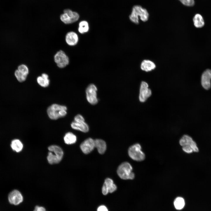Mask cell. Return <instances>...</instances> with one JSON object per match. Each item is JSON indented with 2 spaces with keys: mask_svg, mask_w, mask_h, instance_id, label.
I'll use <instances>...</instances> for the list:
<instances>
[{
  "mask_svg": "<svg viewBox=\"0 0 211 211\" xmlns=\"http://www.w3.org/2000/svg\"><path fill=\"white\" fill-rule=\"evenodd\" d=\"M67 110V108L66 106L54 103L47 108V113L50 119L56 120L66 116Z\"/></svg>",
  "mask_w": 211,
  "mask_h": 211,
  "instance_id": "obj_1",
  "label": "cell"
},
{
  "mask_svg": "<svg viewBox=\"0 0 211 211\" xmlns=\"http://www.w3.org/2000/svg\"><path fill=\"white\" fill-rule=\"evenodd\" d=\"M139 16L143 21L145 22L148 19L149 14L147 10L139 5L134 6L131 14L129 16L130 21L133 23L137 24L139 23Z\"/></svg>",
  "mask_w": 211,
  "mask_h": 211,
  "instance_id": "obj_2",
  "label": "cell"
},
{
  "mask_svg": "<svg viewBox=\"0 0 211 211\" xmlns=\"http://www.w3.org/2000/svg\"><path fill=\"white\" fill-rule=\"evenodd\" d=\"M48 149L50 151L47 157L48 163L51 164L59 163L64 154L62 149L58 146L52 145L48 147Z\"/></svg>",
  "mask_w": 211,
  "mask_h": 211,
  "instance_id": "obj_3",
  "label": "cell"
},
{
  "mask_svg": "<svg viewBox=\"0 0 211 211\" xmlns=\"http://www.w3.org/2000/svg\"><path fill=\"white\" fill-rule=\"evenodd\" d=\"M132 170V168L130 164L125 162L119 165L118 168L117 172L118 176L122 179H133L135 176Z\"/></svg>",
  "mask_w": 211,
  "mask_h": 211,
  "instance_id": "obj_4",
  "label": "cell"
},
{
  "mask_svg": "<svg viewBox=\"0 0 211 211\" xmlns=\"http://www.w3.org/2000/svg\"><path fill=\"white\" fill-rule=\"evenodd\" d=\"M141 149V146L139 144L137 143L131 146L128 150L129 156L135 161H143L145 158V155Z\"/></svg>",
  "mask_w": 211,
  "mask_h": 211,
  "instance_id": "obj_5",
  "label": "cell"
},
{
  "mask_svg": "<svg viewBox=\"0 0 211 211\" xmlns=\"http://www.w3.org/2000/svg\"><path fill=\"white\" fill-rule=\"evenodd\" d=\"M79 18V14L69 9L64 11V13L60 16V19L64 23L70 24L77 21Z\"/></svg>",
  "mask_w": 211,
  "mask_h": 211,
  "instance_id": "obj_6",
  "label": "cell"
},
{
  "mask_svg": "<svg viewBox=\"0 0 211 211\" xmlns=\"http://www.w3.org/2000/svg\"><path fill=\"white\" fill-rule=\"evenodd\" d=\"M54 60L57 66L59 68L66 67L69 63L68 57L64 51L59 50L54 56Z\"/></svg>",
  "mask_w": 211,
  "mask_h": 211,
  "instance_id": "obj_7",
  "label": "cell"
},
{
  "mask_svg": "<svg viewBox=\"0 0 211 211\" xmlns=\"http://www.w3.org/2000/svg\"><path fill=\"white\" fill-rule=\"evenodd\" d=\"M97 87L93 84H89L86 89L87 100L92 105L96 104L98 102L97 97Z\"/></svg>",
  "mask_w": 211,
  "mask_h": 211,
  "instance_id": "obj_8",
  "label": "cell"
},
{
  "mask_svg": "<svg viewBox=\"0 0 211 211\" xmlns=\"http://www.w3.org/2000/svg\"><path fill=\"white\" fill-rule=\"evenodd\" d=\"M148 87V85L146 82L143 81L141 82L139 96V100L141 102H144L151 95V91Z\"/></svg>",
  "mask_w": 211,
  "mask_h": 211,
  "instance_id": "obj_9",
  "label": "cell"
},
{
  "mask_svg": "<svg viewBox=\"0 0 211 211\" xmlns=\"http://www.w3.org/2000/svg\"><path fill=\"white\" fill-rule=\"evenodd\" d=\"M8 199L10 203L15 205H17L22 202L23 196L18 190H14L9 193Z\"/></svg>",
  "mask_w": 211,
  "mask_h": 211,
  "instance_id": "obj_10",
  "label": "cell"
},
{
  "mask_svg": "<svg viewBox=\"0 0 211 211\" xmlns=\"http://www.w3.org/2000/svg\"><path fill=\"white\" fill-rule=\"evenodd\" d=\"M179 144L182 147L185 145L190 146L194 152L199 151L198 148L195 142L190 137L187 135H184L181 138L179 141Z\"/></svg>",
  "mask_w": 211,
  "mask_h": 211,
  "instance_id": "obj_11",
  "label": "cell"
},
{
  "mask_svg": "<svg viewBox=\"0 0 211 211\" xmlns=\"http://www.w3.org/2000/svg\"><path fill=\"white\" fill-rule=\"evenodd\" d=\"M117 189V186L114 183L113 180L111 178H106L103 185L102 191L103 195H106L108 193H112Z\"/></svg>",
  "mask_w": 211,
  "mask_h": 211,
  "instance_id": "obj_12",
  "label": "cell"
},
{
  "mask_svg": "<svg viewBox=\"0 0 211 211\" xmlns=\"http://www.w3.org/2000/svg\"><path fill=\"white\" fill-rule=\"evenodd\" d=\"M80 147L84 154L90 153L95 147L94 140L91 138L86 139L80 144Z\"/></svg>",
  "mask_w": 211,
  "mask_h": 211,
  "instance_id": "obj_13",
  "label": "cell"
},
{
  "mask_svg": "<svg viewBox=\"0 0 211 211\" xmlns=\"http://www.w3.org/2000/svg\"><path fill=\"white\" fill-rule=\"evenodd\" d=\"M211 69H207L202 74L201 83L202 86L206 90L209 89L211 87Z\"/></svg>",
  "mask_w": 211,
  "mask_h": 211,
  "instance_id": "obj_14",
  "label": "cell"
},
{
  "mask_svg": "<svg viewBox=\"0 0 211 211\" xmlns=\"http://www.w3.org/2000/svg\"><path fill=\"white\" fill-rule=\"evenodd\" d=\"M65 40L67 45L70 46H74L77 44L79 37L76 33L72 31H70L66 34Z\"/></svg>",
  "mask_w": 211,
  "mask_h": 211,
  "instance_id": "obj_15",
  "label": "cell"
},
{
  "mask_svg": "<svg viewBox=\"0 0 211 211\" xmlns=\"http://www.w3.org/2000/svg\"><path fill=\"white\" fill-rule=\"evenodd\" d=\"M72 128L74 130H79L84 132H86L89 130L88 125L84 121H73L71 124Z\"/></svg>",
  "mask_w": 211,
  "mask_h": 211,
  "instance_id": "obj_16",
  "label": "cell"
},
{
  "mask_svg": "<svg viewBox=\"0 0 211 211\" xmlns=\"http://www.w3.org/2000/svg\"><path fill=\"white\" fill-rule=\"evenodd\" d=\"M156 67V65L153 62L148 59L143 60L140 65L141 69L146 72L151 71L154 69Z\"/></svg>",
  "mask_w": 211,
  "mask_h": 211,
  "instance_id": "obj_17",
  "label": "cell"
},
{
  "mask_svg": "<svg viewBox=\"0 0 211 211\" xmlns=\"http://www.w3.org/2000/svg\"><path fill=\"white\" fill-rule=\"evenodd\" d=\"M37 81L39 85L44 88L48 87L50 83L48 75L45 73H43L41 76H38L37 78Z\"/></svg>",
  "mask_w": 211,
  "mask_h": 211,
  "instance_id": "obj_18",
  "label": "cell"
},
{
  "mask_svg": "<svg viewBox=\"0 0 211 211\" xmlns=\"http://www.w3.org/2000/svg\"><path fill=\"white\" fill-rule=\"evenodd\" d=\"M95 147L97 149L99 153L103 154L106 149V142L103 140L96 139L94 140Z\"/></svg>",
  "mask_w": 211,
  "mask_h": 211,
  "instance_id": "obj_19",
  "label": "cell"
},
{
  "mask_svg": "<svg viewBox=\"0 0 211 211\" xmlns=\"http://www.w3.org/2000/svg\"><path fill=\"white\" fill-rule=\"evenodd\" d=\"M195 26L197 28H201L205 25L204 21L202 15L200 13H196L193 18Z\"/></svg>",
  "mask_w": 211,
  "mask_h": 211,
  "instance_id": "obj_20",
  "label": "cell"
},
{
  "mask_svg": "<svg viewBox=\"0 0 211 211\" xmlns=\"http://www.w3.org/2000/svg\"><path fill=\"white\" fill-rule=\"evenodd\" d=\"M76 139V136L70 132L66 133L64 137V142L67 144H71L75 143Z\"/></svg>",
  "mask_w": 211,
  "mask_h": 211,
  "instance_id": "obj_21",
  "label": "cell"
},
{
  "mask_svg": "<svg viewBox=\"0 0 211 211\" xmlns=\"http://www.w3.org/2000/svg\"><path fill=\"white\" fill-rule=\"evenodd\" d=\"M11 146L13 150L17 152H20L23 147L22 142L19 139H16L11 141Z\"/></svg>",
  "mask_w": 211,
  "mask_h": 211,
  "instance_id": "obj_22",
  "label": "cell"
},
{
  "mask_svg": "<svg viewBox=\"0 0 211 211\" xmlns=\"http://www.w3.org/2000/svg\"><path fill=\"white\" fill-rule=\"evenodd\" d=\"M89 30V25L88 22L85 21L80 22L79 24L78 31L81 34H84L88 32Z\"/></svg>",
  "mask_w": 211,
  "mask_h": 211,
  "instance_id": "obj_23",
  "label": "cell"
},
{
  "mask_svg": "<svg viewBox=\"0 0 211 211\" xmlns=\"http://www.w3.org/2000/svg\"><path fill=\"white\" fill-rule=\"evenodd\" d=\"M174 205L175 208L177 210H180L184 207L185 202L183 198L182 197H178L175 200Z\"/></svg>",
  "mask_w": 211,
  "mask_h": 211,
  "instance_id": "obj_24",
  "label": "cell"
},
{
  "mask_svg": "<svg viewBox=\"0 0 211 211\" xmlns=\"http://www.w3.org/2000/svg\"><path fill=\"white\" fill-rule=\"evenodd\" d=\"M14 74L18 81L20 82L25 81L27 76L20 72L18 69L15 71Z\"/></svg>",
  "mask_w": 211,
  "mask_h": 211,
  "instance_id": "obj_25",
  "label": "cell"
},
{
  "mask_svg": "<svg viewBox=\"0 0 211 211\" xmlns=\"http://www.w3.org/2000/svg\"><path fill=\"white\" fill-rule=\"evenodd\" d=\"M20 72L27 76L29 74V70L28 67L25 64H22L19 66L17 69Z\"/></svg>",
  "mask_w": 211,
  "mask_h": 211,
  "instance_id": "obj_26",
  "label": "cell"
},
{
  "mask_svg": "<svg viewBox=\"0 0 211 211\" xmlns=\"http://www.w3.org/2000/svg\"><path fill=\"white\" fill-rule=\"evenodd\" d=\"M183 5L188 6H192L195 4L194 0H179Z\"/></svg>",
  "mask_w": 211,
  "mask_h": 211,
  "instance_id": "obj_27",
  "label": "cell"
},
{
  "mask_svg": "<svg viewBox=\"0 0 211 211\" xmlns=\"http://www.w3.org/2000/svg\"><path fill=\"white\" fill-rule=\"evenodd\" d=\"M182 149L184 152L188 154L193 152L191 147L189 146L185 145L182 146Z\"/></svg>",
  "mask_w": 211,
  "mask_h": 211,
  "instance_id": "obj_28",
  "label": "cell"
},
{
  "mask_svg": "<svg viewBox=\"0 0 211 211\" xmlns=\"http://www.w3.org/2000/svg\"><path fill=\"white\" fill-rule=\"evenodd\" d=\"M74 121L75 122H81L85 121L84 119L83 116L80 114H78L74 118Z\"/></svg>",
  "mask_w": 211,
  "mask_h": 211,
  "instance_id": "obj_29",
  "label": "cell"
},
{
  "mask_svg": "<svg viewBox=\"0 0 211 211\" xmlns=\"http://www.w3.org/2000/svg\"><path fill=\"white\" fill-rule=\"evenodd\" d=\"M34 211H46L44 207H39L38 206H36L35 208Z\"/></svg>",
  "mask_w": 211,
  "mask_h": 211,
  "instance_id": "obj_30",
  "label": "cell"
},
{
  "mask_svg": "<svg viewBox=\"0 0 211 211\" xmlns=\"http://www.w3.org/2000/svg\"><path fill=\"white\" fill-rule=\"evenodd\" d=\"M97 211H108L107 208L104 205L100 206L98 208Z\"/></svg>",
  "mask_w": 211,
  "mask_h": 211,
  "instance_id": "obj_31",
  "label": "cell"
}]
</instances>
